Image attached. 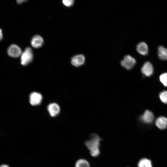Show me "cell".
<instances>
[{
    "label": "cell",
    "instance_id": "obj_1",
    "mask_svg": "<svg viewBox=\"0 0 167 167\" xmlns=\"http://www.w3.org/2000/svg\"><path fill=\"white\" fill-rule=\"evenodd\" d=\"M101 140L99 135L94 133L90 135L89 139L85 141V145L92 156L96 157L100 155V146Z\"/></svg>",
    "mask_w": 167,
    "mask_h": 167
},
{
    "label": "cell",
    "instance_id": "obj_2",
    "mask_svg": "<svg viewBox=\"0 0 167 167\" xmlns=\"http://www.w3.org/2000/svg\"><path fill=\"white\" fill-rule=\"evenodd\" d=\"M33 58L32 49L30 47H27L21 55V64L24 66H27L32 61Z\"/></svg>",
    "mask_w": 167,
    "mask_h": 167
},
{
    "label": "cell",
    "instance_id": "obj_3",
    "mask_svg": "<svg viewBox=\"0 0 167 167\" xmlns=\"http://www.w3.org/2000/svg\"><path fill=\"white\" fill-rule=\"evenodd\" d=\"M136 63L135 59L129 55H125L121 61V66L127 70L131 69Z\"/></svg>",
    "mask_w": 167,
    "mask_h": 167
},
{
    "label": "cell",
    "instance_id": "obj_4",
    "mask_svg": "<svg viewBox=\"0 0 167 167\" xmlns=\"http://www.w3.org/2000/svg\"><path fill=\"white\" fill-rule=\"evenodd\" d=\"M22 51L19 47L15 44L10 45L7 49V54L10 57L17 58L21 56Z\"/></svg>",
    "mask_w": 167,
    "mask_h": 167
},
{
    "label": "cell",
    "instance_id": "obj_5",
    "mask_svg": "<svg viewBox=\"0 0 167 167\" xmlns=\"http://www.w3.org/2000/svg\"><path fill=\"white\" fill-rule=\"evenodd\" d=\"M85 58L84 55L79 54L73 56L71 59V64L75 67H79L83 65L85 63Z\"/></svg>",
    "mask_w": 167,
    "mask_h": 167
},
{
    "label": "cell",
    "instance_id": "obj_6",
    "mask_svg": "<svg viewBox=\"0 0 167 167\" xmlns=\"http://www.w3.org/2000/svg\"><path fill=\"white\" fill-rule=\"evenodd\" d=\"M42 100V96L39 93L34 92L31 93L29 96V101L32 105L40 104Z\"/></svg>",
    "mask_w": 167,
    "mask_h": 167
},
{
    "label": "cell",
    "instance_id": "obj_7",
    "mask_svg": "<svg viewBox=\"0 0 167 167\" xmlns=\"http://www.w3.org/2000/svg\"><path fill=\"white\" fill-rule=\"evenodd\" d=\"M141 71L147 76L151 75L153 72V68L152 64L149 62L145 63L141 68Z\"/></svg>",
    "mask_w": 167,
    "mask_h": 167
},
{
    "label": "cell",
    "instance_id": "obj_8",
    "mask_svg": "<svg viewBox=\"0 0 167 167\" xmlns=\"http://www.w3.org/2000/svg\"><path fill=\"white\" fill-rule=\"evenodd\" d=\"M44 40L40 36L36 35L32 38L31 41V45L35 48H39L43 45Z\"/></svg>",
    "mask_w": 167,
    "mask_h": 167
},
{
    "label": "cell",
    "instance_id": "obj_9",
    "mask_svg": "<svg viewBox=\"0 0 167 167\" xmlns=\"http://www.w3.org/2000/svg\"><path fill=\"white\" fill-rule=\"evenodd\" d=\"M154 115L151 111L146 110L140 117V120L143 122L150 123L152 122L154 119Z\"/></svg>",
    "mask_w": 167,
    "mask_h": 167
},
{
    "label": "cell",
    "instance_id": "obj_10",
    "mask_svg": "<svg viewBox=\"0 0 167 167\" xmlns=\"http://www.w3.org/2000/svg\"><path fill=\"white\" fill-rule=\"evenodd\" d=\"M155 124L161 130H164L167 128V118L164 116H160L156 118Z\"/></svg>",
    "mask_w": 167,
    "mask_h": 167
},
{
    "label": "cell",
    "instance_id": "obj_11",
    "mask_svg": "<svg viewBox=\"0 0 167 167\" xmlns=\"http://www.w3.org/2000/svg\"><path fill=\"white\" fill-rule=\"evenodd\" d=\"M49 112L52 117H55L57 115L60 111V107L56 103L49 104L47 107Z\"/></svg>",
    "mask_w": 167,
    "mask_h": 167
},
{
    "label": "cell",
    "instance_id": "obj_12",
    "mask_svg": "<svg viewBox=\"0 0 167 167\" xmlns=\"http://www.w3.org/2000/svg\"><path fill=\"white\" fill-rule=\"evenodd\" d=\"M136 49L138 52L142 55H146L148 54V47L144 42L139 43L136 46Z\"/></svg>",
    "mask_w": 167,
    "mask_h": 167
},
{
    "label": "cell",
    "instance_id": "obj_13",
    "mask_svg": "<svg viewBox=\"0 0 167 167\" xmlns=\"http://www.w3.org/2000/svg\"><path fill=\"white\" fill-rule=\"evenodd\" d=\"M158 54L160 59L167 60V49L162 46H159L158 48Z\"/></svg>",
    "mask_w": 167,
    "mask_h": 167
},
{
    "label": "cell",
    "instance_id": "obj_14",
    "mask_svg": "<svg viewBox=\"0 0 167 167\" xmlns=\"http://www.w3.org/2000/svg\"><path fill=\"white\" fill-rule=\"evenodd\" d=\"M137 167H153L151 161L146 158L141 159L138 162Z\"/></svg>",
    "mask_w": 167,
    "mask_h": 167
},
{
    "label": "cell",
    "instance_id": "obj_15",
    "mask_svg": "<svg viewBox=\"0 0 167 167\" xmlns=\"http://www.w3.org/2000/svg\"><path fill=\"white\" fill-rule=\"evenodd\" d=\"M75 167H90L89 162L84 159H80L77 161Z\"/></svg>",
    "mask_w": 167,
    "mask_h": 167
},
{
    "label": "cell",
    "instance_id": "obj_16",
    "mask_svg": "<svg viewBox=\"0 0 167 167\" xmlns=\"http://www.w3.org/2000/svg\"><path fill=\"white\" fill-rule=\"evenodd\" d=\"M159 97L163 103L167 104V91H164L160 93Z\"/></svg>",
    "mask_w": 167,
    "mask_h": 167
},
{
    "label": "cell",
    "instance_id": "obj_17",
    "mask_svg": "<svg viewBox=\"0 0 167 167\" xmlns=\"http://www.w3.org/2000/svg\"><path fill=\"white\" fill-rule=\"evenodd\" d=\"M159 79L164 86L167 87V73L161 74L160 76Z\"/></svg>",
    "mask_w": 167,
    "mask_h": 167
},
{
    "label": "cell",
    "instance_id": "obj_18",
    "mask_svg": "<svg viewBox=\"0 0 167 167\" xmlns=\"http://www.w3.org/2000/svg\"><path fill=\"white\" fill-rule=\"evenodd\" d=\"M75 0H62V2L64 5L67 7L72 6L74 3Z\"/></svg>",
    "mask_w": 167,
    "mask_h": 167
},
{
    "label": "cell",
    "instance_id": "obj_19",
    "mask_svg": "<svg viewBox=\"0 0 167 167\" xmlns=\"http://www.w3.org/2000/svg\"><path fill=\"white\" fill-rule=\"evenodd\" d=\"M18 4H21L27 1L28 0H16Z\"/></svg>",
    "mask_w": 167,
    "mask_h": 167
},
{
    "label": "cell",
    "instance_id": "obj_20",
    "mask_svg": "<svg viewBox=\"0 0 167 167\" xmlns=\"http://www.w3.org/2000/svg\"><path fill=\"white\" fill-rule=\"evenodd\" d=\"M2 34L1 29H0V41L2 40Z\"/></svg>",
    "mask_w": 167,
    "mask_h": 167
},
{
    "label": "cell",
    "instance_id": "obj_21",
    "mask_svg": "<svg viewBox=\"0 0 167 167\" xmlns=\"http://www.w3.org/2000/svg\"><path fill=\"white\" fill-rule=\"evenodd\" d=\"M0 167H10L8 165L6 164H3L0 166Z\"/></svg>",
    "mask_w": 167,
    "mask_h": 167
}]
</instances>
